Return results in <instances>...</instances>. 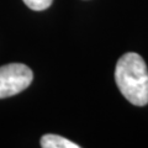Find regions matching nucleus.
I'll return each instance as SVG.
<instances>
[{
    "mask_svg": "<svg viewBox=\"0 0 148 148\" xmlns=\"http://www.w3.org/2000/svg\"><path fill=\"white\" fill-rule=\"evenodd\" d=\"M115 80L121 94L132 105L145 106L148 104V71L140 54L128 52L119 59Z\"/></svg>",
    "mask_w": 148,
    "mask_h": 148,
    "instance_id": "f257e3e1",
    "label": "nucleus"
},
{
    "mask_svg": "<svg viewBox=\"0 0 148 148\" xmlns=\"http://www.w3.org/2000/svg\"><path fill=\"white\" fill-rule=\"evenodd\" d=\"M41 147L43 148H79L80 146L58 135H45L41 138Z\"/></svg>",
    "mask_w": 148,
    "mask_h": 148,
    "instance_id": "7ed1b4c3",
    "label": "nucleus"
},
{
    "mask_svg": "<svg viewBox=\"0 0 148 148\" xmlns=\"http://www.w3.org/2000/svg\"><path fill=\"white\" fill-rule=\"evenodd\" d=\"M52 1L53 0H24L26 5L35 11H42L45 9L49 8Z\"/></svg>",
    "mask_w": 148,
    "mask_h": 148,
    "instance_id": "20e7f679",
    "label": "nucleus"
},
{
    "mask_svg": "<svg viewBox=\"0 0 148 148\" xmlns=\"http://www.w3.org/2000/svg\"><path fill=\"white\" fill-rule=\"evenodd\" d=\"M34 73L22 63H11L0 67V99L9 98L29 88Z\"/></svg>",
    "mask_w": 148,
    "mask_h": 148,
    "instance_id": "f03ea898",
    "label": "nucleus"
}]
</instances>
